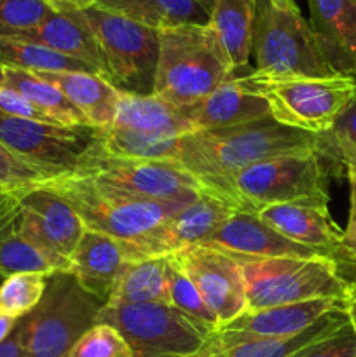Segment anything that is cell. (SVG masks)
<instances>
[{"label":"cell","instance_id":"cell-1","mask_svg":"<svg viewBox=\"0 0 356 357\" xmlns=\"http://www.w3.org/2000/svg\"><path fill=\"white\" fill-rule=\"evenodd\" d=\"M320 152L318 135L286 128L272 117L184 136L178 162L212 194L229 201V181L244 167L286 153ZM237 209V208H236Z\"/></svg>","mask_w":356,"mask_h":357},{"label":"cell","instance_id":"cell-2","mask_svg":"<svg viewBox=\"0 0 356 357\" xmlns=\"http://www.w3.org/2000/svg\"><path fill=\"white\" fill-rule=\"evenodd\" d=\"M77 211L86 230L135 248L142 257H166L170 220L191 202L131 197L94 183L84 174H63L44 183Z\"/></svg>","mask_w":356,"mask_h":357},{"label":"cell","instance_id":"cell-3","mask_svg":"<svg viewBox=\"0 0 356 357\" xmlns=\"http://www.w3.org/2000/svg\"><path fill=\"white\" fill-rule=\"evenodd\" d=\"M159 40L154 94L173 107H191L236 77L208 24L163 30Z\"/></svg>","mask_w":356,"mask_h":357},{"label":"cell","instance_id":"cell-4","mask_svg":"<svg viewBox=\"0 0 356 357\" xmlns=\"http://www.w3.org/2000/svg\"><path fill=\"white\" fill-rule=\"evenodd\" d=\"M253 75L271 79L334 77L295 0H257Z\"/></svg>","mask_w":356,"mask_h":357},{"label":"cell","instance_id":"cell-5","mask_svg":"<svg viewBox=\"0 0 356 357\" xmlns=\"http://www.w3.org/2000/svg\"><path fill=\"white\" fill-rule=\"evenodd\" d=\"M328 160L320 152L286 153L241 169L229 181V201L239 211L292 202L328 204Z\"/></svg>","mask_w":356,"mask_h":357},{"label":"cell","instance_id":"cell-6","mask_svg":"<svg viewBox=\"0 0 356 357\" xmlns=\"http://www.w3.org/2000/svg\"><path fill=\"white\" fill-rule=\"evenodd\" d=\"M239 80L264 98L276 122L309 135L330 131L356 94V80L344 75L271 79L250 72Z\"/></svg>","mask_w":356,"mask_h":357},{"label":"cell","instance_id":"cell-7","mask_svg":"<svg viewBox=\"0 0 356 357\" xmlns=\"http://www.w3.org/2000/svg\"><path fill=\"white\" fill-rule=\"evenodd\" d=\"M246 288V310L293 305L311 300H346L349 282L334 260L314 258H236Z\"/></svg>","mask_w":356,"mask_h":357},{"label":"cell","instance_id":"cell-8","mask_svg":"<svg viewBox=\"0 0 356 357\" xmlns=\"http://www.w3.org/2000/svg\"><path fill=\"white\" fill-rule=\"evenodd\" d=\"M103 305L77 282L73 274H51L44 298L21 319L23 357H65L73 344L96 324Z\"/></svg>","mask_w":356,"mask_h":357},{"label":"cell","instance_id":"cell-9","mask_svg":"<svg viewBox=\"0 0 356 357\" xmlns=\"http://www.w3.org/2000/svg\"><path fill=\"white\" fill-rule=\"evenodd\" d=\"M103 58L105 79L121 93L154 94L159 31L122 14L89 7L80 10Z\"/></svg>","mask_w":356,"mask_h":357},{"label":"cell","instance_id":"cell-10","mask_svg":"<svg viewBox=\"0 0 356 357\" xmlns=\"http://www.w3.org/2000/svg\"><path fill=\"white\" fill-rule=\"evenodd\" d=\"M96 324H108L128 342L133 357H177L199 352L213 331L168 303H105Z\"/></svg>","mask_w":356,"mask_h":357},{"label":"cell","instance_id":"cell-11","mask_svg":"<svg viewBox=\"0 0 356 357\" xmlns=\"http://www.w3.org/2000/svg\"><path fill=\"white\" fill-rule=\"evenodd\" d=\"M103 129L10 117L0 112V143L27 162L63 176L80 174L100 146Z\"/></svg>","mask_w":356,"mask_h":357},{"label":"cell","instance_id":"cell-12","mask_svg":"<svg viewBox=\"0 0 356 357\" xmlns=\"http://www.w3.org/2000/svg\"><path fill=\"white\" fill-rule=\"evenodd\" d=\"M80 174L105 188L150 201L191 202L206 190L180 162L114 157L105 152L101 143Z\"/></svg>","mask_w":356,"mask_h":357},{"label":"cell","instance_id":"cell-13","mask_svg":"<svg viewBox=\"0 0 356 357\" xmlns=\"http://www.w3.org/2000/svg\"><path fill=\"white\" fill-rule=\"evenodd\" d=\"M21 236L37 248L56 272L72 274V255L86 232L75 209L45 185L16 194Z\"/></svg>","mask_w":356,"mask_h":357},{"label":"cell","instance_id":"cell-14","mask_svg":"<svg viewBox=\"0 0 356 357\" xmlns=\"http://www.w3.org/2000/svg\"><path fill=\"white\" fill-rule=\"evenodd\" d=\"M173 257L194 282L220 328L246 310V288L236 258L206 246L185 248Z\"/></svg>","mask_w":356,"mask_h":357},{"label":"cell","instance_id":"cell-15","mask_svg":"<svg viewBox=\"0 0 356 357\" xmlns=\"http://www.w3.org/2000/svg\"><path fill=\"white\" fill-rule=\"evenodd\" d=\"M344 307V300H311L293 305L269 307L260 310H244L241 316L220 328L205 344L209 351H222L251 338H278L297 335L307 330L328 312Z\"/></svg>","mask_w":356,"mask_h":357},{"label":"cell","instance_id":"cell-16","mask_svg":"<svg viewBox=\"0 0 356 357\" xmlns=\"http://www.w3.org/2000/svg\"><path fill=\"white\" fill-rule=\"evenodd\" d=\"M199 246L213 248L232 258L269 260V258H314V251L295 244L262 222L255 213L236 211Z\"/></svg>","mask_w":356,"mask_h":357},{"label":"cell","instance_id":"cell-17","mask_svg":"<svg viewBox=\"0 0 356 357\" xmlns=\"http://www.w3.org/2000/svg\"><path fill=\"white\" fill-rule=\"evenodd\" d=\"M142 258L129 244L86 230L72 255V274L89 295L107 303L124 265Z\"/></svg>","mask_w":356,"mask_h":357},{"label":"cell","instance_id":"cell-18","mask_svg":"<svg viewBox=\"0 0 356 357\" xmlns=\"http://www.w3.org/2000/svg\"><path fill=\"white\" fill-rule=\"evenodd\" d=\"M309 24L325 61L356 80V0H307Z\"/></svg>","mask_w":356,"mask_h":357},{"label":"cell","instance_id":"cell-19","mask_svg":"<svg viewBox=\"0 0 356 357\" xmlns=\"http://www.w3.org/2000/svg\"><path fill=\"white\" fill-rule=\"evenodd\" d=\"M255 215L286 239L334 260L342 241V230L332 218L328 204L292 202L264 208Z\"/></svg>","mask_w":356,"mask_h":357},{"label":"cell","instance_id":"cell-20","mask_svg":"<svg viewBox=\"0 0 356 357\" xmlns=\"http://www.w3.org/2000/svg\"><path fill=\"white\" fill-rule=\"evenodd\" d=\"M195 131L223 129L271 117L264 98L251 93L241 84L239 77L225 80L198 103L181 108Z\"/></svg>","mask_w":356,"mask_h":357},{"label":"cell","instance_id":"cell-21","mask_svg":"<svg viewBox=\"0 0 356 357\" xmlns=\"http://www.w3.org/2000/svg\"><path fill=\"white\" fill-rule=\"evenodd\" d=\"M13 37L44 45L59 54L79 59L89 65L98 75H105L103 58H101L98 42L80 10H56L38 26L21 31Z\"/></svg>","mask_w":356,"mask_h":357},{"label":"cell","instance_id":"cell-22","mask_svg":"<svg viewBox=\"0 0 356 357\" xmlns=\"http://www.w3.org/2000/svg\"><path fill=\"white\" fill-rule=\"evenodd\" d=\"M37 75L54 84L89 126L107 129L114 124L121 93L107 79L87 72H42Z\"/></svg>","mask_w":356,"mask_h":357},{"label":"cell","instance_id":"cell-23","mask_svg":"<svg viewBox=\"0 0 356 357\" xmlns=\"http://www.w3.org/2000/svg\"><path fill=\"white\" fill-rule=\"evenodd\" d=\"M257 0H215L209 24L236 77L248 75L253 51Z\"/></svg>","mask_w":356,"mask_h":357},{"label":"cell","instance_id":"cell-24","mask_svg":"<svg viewBox=\"0 0 356 357\" xmlns=\"http://www.w3.org/2000/svg\"><path fill=\"white\" fill-rule=\"evenodd\" d=\"M112 126L161 138H184L194 132L181 108L173 107L156 94L138 96L121 93L117 114Z\"/></svg>","mask_w":356,"mask_h":357},{"label":"cell","instance_id":"cell-25","mask_svg":"<svg viewBox=\"0 0 356 357\" xmlns=\"http://www.w3.org/2000/svg\"><path fill=\"white\" fill-rule=\"evenodd\" d=\"M236 211L239 209L218 195L208 190L201 192L191 204L181 208L170 220L166 234L168 253L173 255L185 248L202 244Z\"/></svg>","mask_w":356,"mask_h":357},{"label":"cell","instance_id":"cell-26","mask_svg":"<svg viewBox=\"0 0 356 357\" xmlns=\"http://www.w3.org/2000/svg\"><path fill=\"white\" fill-rule=\"evenodd\" d=\"M27 272L51 275L56 268L21 236L20 204L16 194H9L0 202V278Z\"/></svg>","mask_w":356,"mask_h":357},{"label":"cell","instance_id":"cell-27","mask_svg":"<svg viewBox=\"0 0 356 357\" xmlns=\"http://www.w3.org/2000/svg\"><path fill=\"white\" fill-rule=\"evenodd\" d=\"M107 303H168V255L128 261Z\"/></svg>","mask_w":356,"mask_h":357},{"label":"cell","instance_id":"cell-28","mask_svg":"<svg viewBox=\"0 0 356 357\" xmlns=\"http://www.w3.org/2000/svg\"><path fill=\"white\" fill-rule=\"evenodd\" d=\"M3 87L16 91L21 96L37 105L44 114L54 122L63 126H89L86 117L73 107L68 98L47 80L40 79L37 73L23 70L6 68V84Z\"/></svg>","mask_w":356,"mask_h":357},{"label":"cell","instance_id":"cell-29","mask_svg":"<svg viewBox=\"0 0 356 357\" xmlns=\"http://www.w3.org/2000/svg\"><path fill=\"white\" fill-rule=\"evenodd\" d=\"M213 7L205 0H136L124 16L157 31L209 24Z\"/></svg>","mask_w":356,"mask_h":357},{"label":"cell","instance_id":"cell-30","mask_svg":"<svg viewBox=\"0 0 356 357\" xmlns=\"http://www.w3.org/2000/svg\"><path fill=\"white\" fill-rule=\"evenodd\" d=\"M0 66L23 72H87L96 73L89 65L59 54L52 49L14 37H0Z\"/></svg>","mask_w":356,"mask_h":357},{"label":"cell","instance_id":"cell-31","mask_svg":"<svg viewBox=\"0 0 356 357\" xmlns=\"http://www.w3.org/2000/svg\"><path fill=\"white\" fill-rule=\"evenodd\" d=\"M181 138H161V136L143 135L126 128L103 129L101 146L108 155L124 159L145 160H173L178 162V150Z\"/></svg>","mask_w":356,"mask_h":357},{"label":"cell","instance_id":"cell-32","mask_svg":"<svg viewBox=\"0 0 356 357\" xmlns=\"http://www.w3.org/2000/svg\"><path fill=\"white\" fill-rule=\"evenodd\" d=\"M346 316H348L346 309L341 307V309L328 312L327 316L321 317L313 326L297 335L278 338H251V340L237 342V344L216 352H222L223 357H290L295 354L299 349H302L304 345L309 344L318 335H321L328 328H332L339 321L344 319Z\"/></svg>","mask_w":356,"mask_h":357},{"label":"cell","instance_id":"cell-33","mask_svg":"<svg viewBox=\"0 0 356 357\" xmlns=\"http://www.w3.org/2000/svg\"><path fill=\"white\" fill-rule=\"evenodd\" d=\"M44 274H14L0 284V314L9 319H23L44 298L47 288Z\"/></svg>","mask_w":356,"mask_h":357},{"label":"cell","instance_id":"cell-34","mask_svg":"<svg viewBox=\"0 0 356 357\" xmlns=\"http://www.w3.org/2000/svg\"><path fill=\"white\" fill-rule=\"evenodd\" d=\"M168 291H170V305L205 324L213 333L218 330L220 326L215 316L205 305L198 288L188 279L173 255H168Z\"/></svg>","mask_w":356,"mask_h":357},{"label":"cell","instance_id":"cell-35","mask_svg":"<svg viewBox=\"0 0 356 357\" xmlns=\"http://www.w3.org/2000/svg\"><path fill=\"white\" fill-rule=\"evenodd\" d=\"M318 138L320 153L332 166L342 167L348 162H356V94L334 128L318 135Z\"/></svg>","mask_w":356,"mask_h":357},{"label":"cell","instance_id":"cell-36","mask_svg":"<svg viewBox=\"0 0 356 357\" xmlns=\"http://www.w3.org/2000/svg\"><path fill=\"white\" fill-rule=\"evenodd\" d=\"M54 13L47 0H0V37L31 30Z\"/></svg>","mask_w":356,"mask_h":357},{"label":"cell","instance_id":"cell-37","mask_svg":"<svg viewBox=\"0 0 356 357\" xmlns=\"http://www.w3.org/2000/svg\"><path fill=\"white\" fill-rule=\"evenodd\" d=\"M52 178L58 176L27 162L0 143V190L3 194H20L47 183Z\"/></svg>","mask_w":356,"mask_h":357},{"label":"cell","instance_id":"cell-38","mask_svg":"<svg viewBox=\"0 0 356 357\" xmlns=\"http://www.w3.org/2000/svg\"><path fill=\"white\" fill-rule=\"evenodd\" d=\"M290 357H356V331L349 317L346 316Z\"/></svg>","mask_w":356,"mask_h":357},{"label":"cell","instance_id":"cell-39","mask_svg":"<svg viewBox=\"0 0 356 357\" xmlns=\"http://www.w3.org/2000/svg\"><path fill=\"white\" fill-rule=\"evenodd\" d=\"M65 357H133V352L115 328L94 324L73 344Z\"/></svg>","mask_w":356,"mask_h":357},{"label":"cell","instance_id":"cell-40","mask_svg":"<svg viewBox=\"0 0 356 357\" xmlns=\"http://www.w3.org/2000/svg\"><path fill=\"white\" fill-rule=\"evenodd\" d=\"M342 169L348 174L349 183V216L334 261L339 274L348 282H353L356 281V162L344 164Z\"/></svg>","mask_w":356,"mask_h":357},{"label":"cell","instance_id":"cell-41","mask_svg":"<svg viewBox=\"0 0 356 357\" xmlns=\"http://www.w3.org/2000/svg\"><path fill=\"white\" fill-rule=\"evenodd\" d=\"M0 112L6 115H10V117L58 124V122L52 121L47 114H44L37 105H34L30 100H27V98L21 96L16 91L9 89V87H2V89H0Z\"/></svg>","mask_w":356,"mask_h":357},{"label":"cell","instance_id":"cell-42","mask_svg":"<svg viewBox=\"0 0 356 357\" xmlns=\"http://www.w3.org/2000/svg\"><path fill=\"white\" fill-rule=\"evenodd\" d=\"M0 357H23V324L17 321L13 333L0 344Z\"/></svg>","mask_w":356,"mask_h":357},{"label":"cell","instance_id":"cell-43","mask_svg":"<svg viewBox=\"0 0 356 357\" xmlns=\"http://www.w3.org/2000/svg\"><path fill=\"white\" fill-rule=\"evenodd\" d=\"M136 3V0H94V7L98 9L108 10V13L115 14H128V10L131 9Z\"/></svg>","mask_w":356,"mask_h":357},{"label":"cell","instance_id":"cell-44","mask_svg":"<svg viewBox=\"0 0 356 357\" xmlns=\"http://www.w3.org/2000/svg\"><path fill=\"white\" fill-rule=\"evenodd\" d=\"M56 10H84L94 6V0H47Z\"/></svg>","mask_w":356,"mask_h":357},{"label":"cell","instance_id":"cell-45","mask_svg":"<svg viewBox=\"0 0 356 357\" xmlns=\"http://www.w3.org/2000/svg\"><path fill=\"white\" fill-rule=\"evenodd\" d=\"M344 309L349 317V323L353 324V328H355L356 331V281L349 282L348 295H346L344 300Z\"/></svg>","mask_w":356,"mask_h":357},{"label":"cell","instance_id":"cell-46","mask_svg":"<svg viewBox=\"0 0 356 357\" xmlns=\"http://www.w3.org/2000/svg\"><path fill=\"white\" fill-rule=\"evenodd\" d=\"M17 321L9 319V317H6L0 314V344H2V342L6 340L10 333H13V330L16 328V324H17Z\"/></svg>","mask_w":356,"mask_h":357},{"label":"cell","instance_id":"cell-47","mask_svg":"<svg viewBox=\"0 0 356 357\" xmlns=\"http://www.w3.org/2000/svg\"><path fill=\"white\" fill-rule=\"evenodd\" d=\"M177 357H223L222 352L216 351H209V349L202 347L199 352H194V354H187V356H177Z\"/></svg>","mask_w":356,"mask_h":357},{"label":"cell","instance_id":"cell-48","mask_svg":"<svg viewBox=\"0 0 356 357\" xmlns=\"http://www.w3.org/2000/svg\"><path fill=\"white\" fill-rule=\"evenodd\" d=\"M3 84H6V68L0 66V89L3 87Z\"/></svg>","mask_w":356,"mask_h":357},{"label":"cell","instance_id":"cell-49","mask_svg":"<svg viewBox=\"0 0 356 357\" xmlns=\"http://www.w3.org/2000/svg\"><path fill=\"white\" fill-rule=\"evenodd\" d=\"M6 195H9V194H3V192H2V190H0V202H2V199H3V197H6Z\"/></svg>","mask_w":356,"mask_h":357},{"label":"cell","instance_id":"cell-50","mask_svg":"<svg viewBox=\"0 0 356 357\" xmlns=\"http://www.w3.org/2000/svg\"><path fill=\"white\" fill-rule=\"evenodd\" d=\"M205 2H206V3H209V6L213 7V3H215V0H205Z\"/></svg>","mask_w":356,"mask_h":357}]
</instances>
